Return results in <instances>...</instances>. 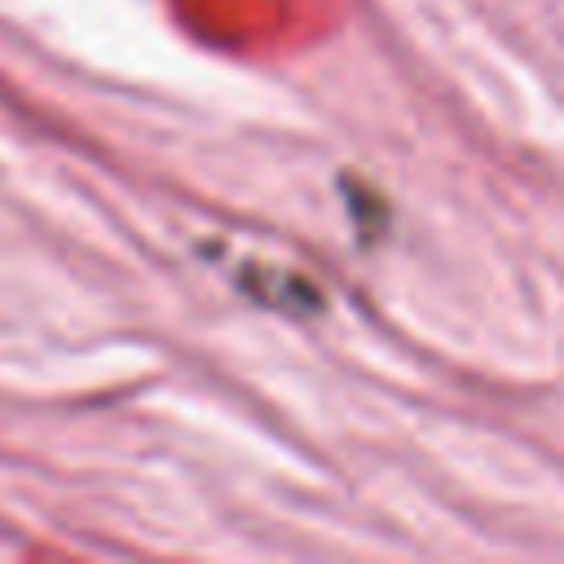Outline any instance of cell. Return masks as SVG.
I'll list each match as a JSON object with an SVG mask.
<instances>
[]
</instances>
